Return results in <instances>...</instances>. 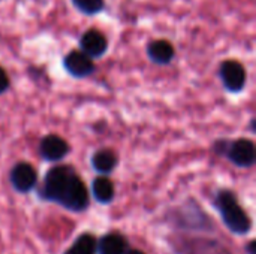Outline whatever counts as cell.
<instances>
[{"mask_svg":"<svg viewBox=\"0 0 256 254\" xmlns=\"http://www.w3.org/2000/svg\"><path fill=\"white\" fill-rule=\"evenodd\" d=\"M216 205L222 213L224 222L230 231L238 235L249 232L252 222L248 217L246 211L238 205L236 196L231 192H220L216 198Z\"/></svg>","mask_w":256,"mask_h":254,"instance_id":"obj_1","label":"cell"},{"mask_svg":"<svg viewBox=\"0 0 256 254\" xmlns=\"http://www.w3.org/2000/svg\"><path fill=\"white\" fill-rule=\"evenodd\" d=\"M56 202H58L60 205H63L64 208H68L70 211H82L87 208L88 192L76 174H74L70 177V180L66 183V186L60 192Z\"/></svg>","mask_w":256,"mask_h":254,"instance_id":"obj_2","label":"cell"},{"mask_svg":"<svg viewBox=\"0 0 256 254\" xmlns=\"http://www.w3.org/2000/svg\"><path fill=\"white\" fill-rule=\"evenodd\" d=\"M219 76L225 88L231 93H238L244 88L248 73L244 66L237 60H225L219 67Z\"/></svg>","mask_w":256,"mask_h":254,"instance_id":"obj_3","label":"cell"},{"mask_svg":"<svg viewBox=\"0 0 256 254\" xmlns=\"http://www.w3.org/2000/svg\"><path fill=\"white\" fill-rule=\"evenodd\" d=\"M108 45L110 43L105 33L94 27L87 28L80 37V51L84 52L92 60L102 57L108 51Z\"/></svg>","mask_w":256,"mask_h":254,"instance_id":"obj_4","label":"cell"},{"mask_svg":"<svg viewBox=\"0 0 256 254\" xmlns=\"http://www.w3.org/2000/svg\"><path fill=\"white\" fill-rule=\"evenodd\" d=\"M63 67L75 78H86L94 72V61L80 49H72L64 55Z\"/></svg>","mask_w":256,"mask_h":254,"instance_id":"obj_5","label":"cell"},{"mask_svg":"<svg viewBox=\"0 0 256 254\" xmlns=\"http://www.w3.org/2000/svg\"><path fill=\"white\" fill-rule=\"evenodd\" d=\"M74 174L75 172L69 166H56V168H52L45 177L44 195L48 199L56 201L58 198L60 192L63 190V187L66 186V183L70 180V177Z\"/></svg>","mask_w":256,"mask_h":254,"instance_id":"obj_6","label":"cell"},{"mask_svg":"<svg viewBox=\"0 0 256 254\" xmlns=\"http://www.w3.org/2000/svg\"><path fill=\"white\" fill-rule=\"evenodd\" d=\"M36 181H38L36 171L28 163H18L10 172V183H12L14 189L21 193L32 190L34 187Z\"/></svg>","mask_w":256,"mask_h":254,"instance_id":"obj_7","label":"cell"},{"mask_svg":"<svg viewBox=\"0 0 256 254\" xmlns=\"http://www.w3.org/2000/svg\"><path fill=\"white\" fill-rule=\"evenodd\" d=\"M230 159L240 168H249L255 163V145L249 139H238L230 147Z\"/></svg>","mask_w":256,"mask_h":254,"instance_id":"obj_8","label":"cell"},{"mask_svg":"<svg viewBox=\"0 0 256 254\" xmlns=\"http://www.w3.org/2000/svg\"><path fill=\"white\" fill-rule=\"evenodd\" d=\"M39 150L45 160L57 162V160H62L69 153V145L63 138L57 135H48L40 141Z\"/></svg>","mask_w":256,"mask_h":254,"instance_id":"obj_9","label":"cell"},{"mask_svg":"<svg viewBox=\"0 0 256 254\" xmlns=\"http://www.w3.org/2000/svg\"><path fill=\"white\" fill-rule=\"evenodd\" d=\"M147 55L156 64H170L176 55V49L170 40L154 39L147 45Z\"/></svg>","mask_w":256,"mask_h":254,"instance_id":"obj_10","label":"cell"},{"mask_svg":"<svg viewBox=\"0 0 256 254\" xmlns=\"http://www.w3.org/2000/svg\"><path fill=\"white\" fill-rule=\"evenodd\" d=\"M96 250H99V254H124L126 241L118 234H108L104 238H100Z\"/></svg>","mask_w":256,"mask_h":254,"instance_id":"obj_11","label":"cell"},{"mask_svg":"<svg viewBox=\"0 0 256 254\" xmlns=\"http://www.w3.org/2000/svg\"><path fill=\"white\" fill-rule=\"evenodd\" d=\"M92 165L93 168L100 172V174H108L117 166V157L112 151L110 150H100L96 151L92 157Z\"/></svg>","mask_w":256,"mask_h":254,"instance_id":"obj_12","label":"cell"},{"mask_svg":"<svg viewBox=\"0 0 256 254\" xmlns=\"http://www.w3.org/2000/svg\"><path fill=\"white\" fill-rule=\"evenodd\" d=\"M93 196L100 204H108L114 198V186L106 177H98L92 186Z\"/></svg>","mask_w":256,"mask_h":254,"instance_id":"obj_13","label":"cell"},{"mask_svg":"<svg viewBox=\"0 0 256 254\" xmlns=\"http://www.w3.org/2000/svg\"><path fill=\"white\" fill-rule=\"evenodd\" d=\"M96 247H98L96 238L93 235L84 234L80 238H76L74 246L64 254H94Z\"/></svg>","mask_w":256,"mask_h":254,"instance_id":"obj_14","label":"cell"},{"mask_svg":"<svg viewBox=\"0 0 256 254\" xmlns=\"http://www.w3.org/2000/svg\"><path fill=\"white\" fill-rule=\"evenodd\" d=\"M74 7L84 15H96L105 9V0H72Z\"/></svg>","mask_w":256,"mask_h":254,"instance_id":"obj_15","label":"cell"},{"mask_svg":"<svg viewBox=\"0 0 256 254\" xmlns=\"http://www.w3.org/2000/svg\"><path fill=\"white\" fill-rule=\"evenodd\" d=\"M9 88V76L3 67H0V94Z\"/></svg>","mask_w":256,"mask_h":254,"instance_id":"obj_16","label":"cell"},{"mask_svg":"<svg viewBox=\"0 0 256 254\" xmlns=\"http://www.w3.org/2000/svg\"><path fill=\"white\" fill-rule=\"evenodd\" d=\"M255 247H256L255 243H250V244H249V254H255L256 253Z\"/></svg>","mask_w":256,"mask_h":254,"instance_id":"obj_17","label":"cell"},{"mask_svg":"<svg viewBox=\"0 0 256 254\" xmlns=\"http://www.w3.org/2000/svg\"><path fill=\"white\" fill-rule=\"evenodd\" d=\"M124 254H144L142 252H140V250H129V252H126Z\"/></svg>","mask_w":256,"mask_h":254,"instance_id":"obj_18","label":"cell"}]
</instances>
